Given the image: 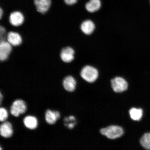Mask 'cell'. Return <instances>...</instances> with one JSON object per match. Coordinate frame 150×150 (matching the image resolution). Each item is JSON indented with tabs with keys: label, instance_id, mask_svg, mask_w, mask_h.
I'll return each mask as SVG.
<instances>
[{
	"label": "cell",
	"instance_id": "cell-3",
	"mask_svg": "<svg viewBox=\"0 0 150 150\" xmlns=\"http://www.w3.org/2000/svg\"><path fill=\"white\" fill-rule=\"evenodd\" d=\"M27 109V105L24 100L17 99L13 103L10 108V112L14 117H18L20 114L25 113Z\"/></svg>",
	"mask_w": 150,
	"mask_h": 150
},
{
	"label": "cell",
	"instance_id": "cell-20",
	"mask_svg": "<svg viewBox=\"0 0 150 150\" xmlns=\"http://www.w3.org/2000/svg\"><path fill=\"white\" fill-rule=\"evenodd\" d=\"M6 33V29L3 26H1L0 27V34H1V38L3 37Z\"/></svg>",
	"mask_w": 150,
	"mask_h": 150
},
{
	"label": "cell",
	"instance_id": "cell-8",
	"mask_svg": "<svg viewBox=\"0 0 150 150\" xmlns=\"http://www.w3.org/2000/svg\"><path fill=\"white\" fill-rule=\"evenodd\" d=\"M74 50L72 48L67 47L62 50L60 57L64 62L70 63L74 59Z\"/></svg>",
	"mask_w": 150,
	"mask_h": 150
},
{
	"label": "cell",
	"instance_id": "cell-1",
	"mask_svg": "<svg viewBox=\"0 0 150 150\" xmlns=\"http://www.w3.org/2000/svg\"><path fill=\"white\" fill-rule=\"evenodd\" d=\"M100 132L110 139H114L123 135L124 131L122 127L117 125H110L106 128H102Z\"/></svg>",
	"mask_w": 150,
	"mask_h": 150
},
{
	"label": "cell",
	"instance_id": "cell-11",
	"mask_svg": "<svg viewBox=\"0 0 150 150\" xmlns=\"http://www.w3.org/2000/svg\"><path fill=\"white\" fill-rule=\"evenodd\" d=\"M60 117V114L59 111H52L50 110H47L45 114L46 121L47 123L50 125L55 124Z\"/></svg>",
	"mask_w": 150,
	"mask_h": 150
},
{
	"label": "cell",
	"instance_id": "cell-9",
	"mask_svg": "<svg viewBox=\"0 0 150 150\" xmlns=\"http://www.w3.org/2000/svg\"><path fill=\"white\" fill-rule=\"evenodd\" d=\"M7 41L11 45L13 46H20L22 42V38L19 33L14 31L9 32L7 33Z\"/></svg>",
	"mask_w": 150,
	"mask_h": 150
},
{
	"label": "cell",
	"instance_id": "cell-21",
	"mask_svg": "<svg viewBox=\"0 0 150 150\" xmlns=\"http://www.w3.org/2000/svg\"><path fill=\"white\" fill-rule=\"evenodd\" d=\"M75 125V123H71L69 124L68 125H67V126L68 127L69 129H72L74 127Z\"/></svg>",
	"mask_w": 150,
	"mask_h": 150
},
{
	"label": "cell",
	"instance_id": "cell-14",
	"mask_svg": "<svg viewBox=\"0 0 150 150\" xmlns=\"http://www.w3.org/2000/svg\"><path fill=\"white\" fill-rule=\"evenodd\" d=\"M95 29V24L91 20H86L82 22L81 25V29L86 35L91 34L94 30Z\"/></svg>",
	"mask_w": 150,
	"mask_h": 150
},
{
	"label": "cell",
	"instance_id": "cell-4",
	"mask_svg": "<svg viewBox=\"0 0 150 150\" xmlns=\"http://www.w3.org/2000/svg\"><path fill=\"white\" fill-rule=\"evenodd\" d=\"M112 90L115 93H120L127 89L128 83L124 79L120 77H117L111 81Z\"/></svg>",
	"mask_w": 150,
	"mask_h": 150
},
{
	"label": "cell",
	"instance_id": "cell-5",
	"mask_svg": "<svg viewBox=\"0 0 150 150\" xmlns=\"http://www.w3.org/2000/svg\"><path fill=\"white\" fill-rule=\"evenodd\" d=\"M25 18L23 13L19 10L12 11L9 14V23L15 27L21 25L24 21Z\"/></svg>",
	"mask_w": 150,
	"mask_h": 150
},
{
	"label": "cell",
	"instance_id": "cell-2",
	"mask_svg": "<svg viewBox=\"0 0 150 150\" xmlns=\"http://www.w3.org/2000/svg\"><path fill=\"white\" fill-rule=\"evenodd\" d=\"M80 75L86 81L91 83L94 82L98 78V72L95 67L87 65L82 69Z\"/></svg>",
	"mask_w": 150,
	"mask_h": 150
},
{
	"label": "cell",
	"instance_id": "cell-15",
	"mask_svg": "<svg viewBox=\"0 0 150 150\" xmlns=\"http://www.w3.org/2000/svg\"><path fill=\"white\" fill-rule=\"evenodd\" d=\"M101 6L100 0H90L86 5V8L88 11L93 13L98 11Z\"/></svg>",
	"mask_w": 150,
	"mask_h": 150
},
{
	"label": "cell",
	"instance_id": "cell-17",
	"mask_svg": "<svg viewBox=\"0 0 150 150\" xmlns=\"http://www.w3.org/2000/svg\"><path fill=\"white\" fill-rule=\"evenodd\" d=\"M140 143L146 149L150 150V132L146 133L140 139Z\"/></svg>",
	"mask_w": 150,
	"mask_h": 150
},
{
	"label": "cell",
	"instance_id": "cell-13",
	"mask_svg": "<svg viewBox=\"0 0 150 150\" xmlns=\"http://www.w3.org/2000/svg\"><path fill=\"white\" fill-rule=\"evenodd\" d=\"M23 123L27 128L34 130L38 125V121L36 117L31 115L26 116L23 119Z\"/></svg>",
	"mask_w": 150,
	"mask_h": 150
},
{
	"label": "cell",
	"instance_id": "cell-12",
	"mask_svg": "<svg viewBox=\"0 0 150 150\" xmlns=\"http://www.w3.org/2000/svg\"><path fill=\"white\" fill-rule=\"evenodd\" d=\"M76 81L72 76H67L64 78L63 81L64 88L67 91L72 92L76 89Z\"/></svg>",
	"mask_w": 150,
	"mask_h": 150
},
{
	"label": "cell",
	"instance_id": "cell-7",
	"mask_svg": "<svg viewBox=\"0 0 150 150\" xmlns=\"http://www.w3.org/2000/svg\"><path fill=\"white\" fill-rule=\"evenodd\" d=\"M12 46L7 41L2 40L0 43V60L4 61L8 59L12 51Z\"/></svg>",
	"mask_w": 150,
	"mask_h": 150
},
{
	"label": "cell",
	"instance_id": "cell-23",
	"mask_svg": "<svg viewBox=\"0 0 150 150\" xmlns=\"http://www.w3.org/2000/svg\"><path fill=\"white\" fill-rule=\"evenodd\" d=\"M2 94L1 93V100H2Z\"/></svg>",
	"mask_w": 150,
	"mask_h": 150
},
{
	"label": "cell",
	"instance_id": "cell-10",
	"mask_svg": "<svg viewBox=\"0 0 150 150\" xmlns=\"http://www.w3.org/2000/svg\"><path fill=\"white\" fill-rule=\"evenodd\" d=\"M13 133L12 125L8 122H5L1 125L0 134L5 138H9L12 136Z\"/></svg>",
	"mask_w": 150,
	"mask_h": 150
},
{
	"label": "cell",
	"instance_id": "cell-22",
	"mask_svg": "<svg viewBox=\"0 0 150 150\" xmlns=\"http://www.w3.org/2000/svg\"><path fill=\"white\" fill-rule=\"evenodd\" d=\"M4 11L2 7H0V18L1 19L3 16Z\"/></svg>",
	"mask_w": 150,
	"mask_h": 150
},
{
	"label": "cell",
	"instance_id": "cell-18",
	"mask_svg": "<svg viewBox=\"0 0 150 150\" xmlns=\"http://www.w3.org/2000/svg\"><path fill=\"white\" fill-rule=\"evenodd\" d=\"M8 117V113L7 110L4 108H0V121L4 122Z\"/></svg>",
	"mask_w": 150,
	"mask_h": 150
},
{
	"label": "cell",
	"instance_id": "cell-6",
	"mask_svg": "<svg viewBox=\"0 0 150 150\" xmlns=\"http://www.w3.org/2000/svg\"><path fill=\"white\" fill-rule=\"evenodd\" d=\"M33 4L37 12L44 14L51 8L52 0H33Z\"/></svg>",
	"mask_w": 150,
	"mask_h": 150
},
{
	"label": "cell",
	"instance_id": "cell-19",
	"mask_svg": "<svg viewBox=\"0 0 150 150\" xmlns=\"http://www.w3.org/2000/svg\"><path fill=\"white\" fill-rule=\"evenodd\" d=\"M78 0H64L65 4L68 6L74 5L77 2Z\"/></svg>",
	"mask_w": 150,
	"mask_h": 150
},
{
	"label": "cell",
	"instance_id": "cell-16",
	"mask_svg": "<svg viewBox=\"0 0 150 150\" xmlns=\"http://www.w3.org/2000/svg\"><path fill=\"white\" fill-rule=\"evenodd\" d=\"M129 115L133 120L139 121L143 115V110L141 108H132L129 111Z\"/></svg>",
	"mask_w": 150,
	"mask_h": 150
}]
</instances>
